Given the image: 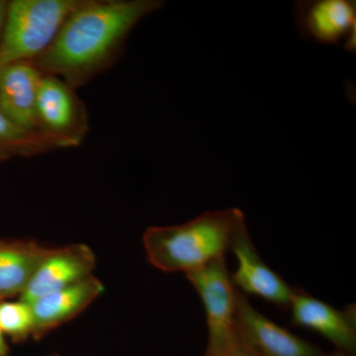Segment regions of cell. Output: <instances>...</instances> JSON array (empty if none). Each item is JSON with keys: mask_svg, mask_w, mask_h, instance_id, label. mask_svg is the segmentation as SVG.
<instances>
[{"mask_svg": "<svg viewBox=\"0 0 356 356\" xmlns=\"http://www.w3.org/2000/svg\"><path fill=\"white\" fill-rule=\"evenodd\" d=\"M163 6L159 0H81L35 65L81 88L115 64L133 28Z\"/></svg>", "mask_w": 356, "mask_h": 356, "instance_id": "obj_1", "label": "cell"}, {"mask_svg": "<svg viewBox=\"0 0 356 356\" xmlns=\"http://www.w3.org/2000/svg\"><path fill=\"white\" fill-rule=\"evenodd\" d=\"M243 211H209L175 226L149 227L143 235L147 259L163 273L187 274L224 257L238 226Z\"/></svg>", "mask_w": 356, "mask_h": 356, "instance_id": "obj_2", "label": "cell"}, {"mask_svg": "<svg viewBox=\"0 0 356 356\" xmlns=\"http://www.w3.org/2000/svg\"><path fill=\"white\" fill-rule=\"evenodd\" d=\"M81 0H13L0 40V67L16 60H34L57 37Z\"/></svg>", "mask_w": 356, "mask_h": 356, "instance_id": "obj_3", "label": "cell"}, {"mask_svg": "<svg viewBox=\"0 0 356 356\" xmlns=\"http://www.w3.org/2000/svg\"><path fill=\"white\" fill-rule=\"evenodd\" d=\"M185 276L198 293L205 310L208 344L204 356H222L240 346L236 334L238 289L232 280L226 257Z\"/></svg>", "mask_w": 356, "mask_h": 356, "instance_id": "obj_4", "label": "cell"}, {"mask_svg": "<svg viewBox=\"0 0 356 356\" xmlns=\"http://www.w3.org/2000/svg\"><path fill=\"white\" fill-rule=\"evenodd\" d=\"M37 117L40 131L58 140L65 149L81 146L89 131L86 105L76 89L60 77L43 74Z\"/></svg>", "mask_w": 356, "mask_h": 356, "instance_id": "obj_5", "label": "cell"}, {"mask_svg": "<svg viewBox=\"0 0 356 356\" xmlns=\"http://www.w3.org/2000/svg\"><path fill=\"white\" fill-rule=\"evenodd\" d=\"M236 334L248 356H324L317 346L269 320L236 293Z\"/></svg>", "mask_w": 356, "mask_h": 356, "instance_id": "obj_6", "label": "cell"}, {"mask_svg": "<svg viewBox=\"0 0 356 356\" xmlns=\"http://www.w3.org/2000/svg\"><path fill=\"white\" fill-rule=\"evenodd\" d=\"M229 250L235 254L238 266L231 274L238 291L255 295L269 303L288 310L296 288L288 284L280 274L262 261L243 221L238 226Z\"/></svg>", "mask_w": 356, "mask_h": 356, "instance_id": "obj_7", "label": "cell"}, {"mask_svg": "<svg viewBox=\"0 0 356 356\" xmlns=\"http://www.w3.org/2000/svg\"><path fill=\"white\" fill-rule=\"evenodd\" d=\"M96 257L84 243L51 248L37 268L19 299L27 303L72 286L93 275Z\"/></svg>", "mask_w": 356, "mask_h": 356, "instance_id": "obj_8", "label": "cell"}, {"mask_svg": "<svg viewBox=\"0 0 356 356\" xmlns=\"http://www.w3.org/2000/svg\"><path fill=\"white\" fill-rule=\"evenodd\" d=\"M288 310L294 325L318 332L336 346L337 351L355 355L356 351L355 307L337 310L301 289L293 295Z\"/></svg>", "mask_w": 356, "mask_h": 356, "instance_id": "obj_9", "label": "cell"}, {"mask_svg": "<svg viewBox=\"0 0 356 356\" xmlns=\"http://www.w3.org/2000/svg\"><path fill=\"white\" fill-rule=\"evenodd\" d=\"M296 20L299 31L318 44H336L346 41L355 46L356 6L348 0L298 2Z\"/></svg>", "mask_w": 356, "mask_h": 356, "instance_id": "obj_10", "label": "cell"}, {"mask_svg": "<svg viewBox=\"0 0 356 356\" xmlns=\"http://www.w3.org/2000/svg\"><path fill=\"white\" fill-rule=\"evenodd\" d=\"M43 74L34 60L0 67V111L21 127L40 131L37 102Z\"/></svg>", "mask_w": 356, "mask_h": 356, "instance_id": "obj_11", "label": "cell"}, {"mask_svg": "<svg viewBox=\"0 0 356 356\" xmlns=\"http://www.w3.org/2000/svg\"><path fill=\"white\" fill-rule=\"evenodd\" d=\"M104 290L102 280L91 275L72 286L29 303L34 318L33 339H42L53 330L77 317L99 298Z\"/></svg>", "mask_w": 356, "mask_h": 356, "instance_id": "obj_12", "label": "cell"}, {"mask_svg": "<svg viewBox=\"0 0 356 356\" xmlns=\"http://www.w3.org/2000/svg\"><path fill=\"white\" fill-rule=\"evenodd\" d=\"M51 250L35 241L0 242V301L20 297Z\"/></svg>", "mask_w": 356, "mask_h": 356, "instance_id": "obj_13", "label": "cell"}, {"mask_svg": "<svg viewBox=\"0 0 356 356\" xmlns=\"http://www.w3.org/2000/svg\"><path fill=\"white\" fill-rule=\"evenodd\" d=\"M58 149H65L58 140L41 131L21 127L0 111V163L39 156Z\"/></svg>", "mask_w": 356, "mask_h": 356, "instance_id": "obj_14", "label": "cell"}, {"mask_svg": "<svg viewBox=\"0 0 356 356\" xmlns=\"http://www.w3.org/2000/svg\"><path fill=\"white\" fill-rule=\"evenodd\" d=\"M34 318L31 305L23 300L0 301V330L14 341H24L33 334Z\"/></svg>", "mask_w": 356, "mask_h": 356, "instance_id": "obj_15", "label": "cell"}, {"mask_svg": "<svg viewBox=\"0 0 356 356\" xmlns=\"http://www.w3.org/2000/svg\"><path fill=\"white\" fill-rule=\"evenodd\" d=\"M9 1L0 0V40L3 33L4 25H6L7 9H8Z\"/></svg>", "mask_w": 356, "mask_h": 356, "instance_id": "obj_16", "label": "cell"}, {"mask_svg": "<svg viewBox=\"0 0 356 356\" xmlns=\"http://www.w3.org/2000/svg\"><path fill=\"white\" fill-rule=\"evenodd\" d=\"M8 353V348L6 339H4V334L0 330V356H6Z\"/></svg>", "mask_w": 356, "mask_h": 356, "instance_id": "obj_17", "label": "cell"}, {"mask_svg": "<svg viewBox=\"0 0 356 356\" xmlns=\"http://www.w3.org/2000/svg\"><path fill=\"white\" fill-rule=\"evenodd\" d=\"M222 356H248L247 353H245L242 350V348L241 346H238V348H234V350H232L231 351H229L228 353H226V355Z\"/></svg>", "mask_w": 356, "mask_h": 356, "instance_id": "obj_18", "label": "cell"}, {"mask_svg": "<svg viewBox=\"0 0 356 356\" xmlns=\"http://www.w3.org/2000/svg\"><path fill=\"white\" fill-rule=\"evenodd\" d=\"M324 356H353L348 355V353H341V351H336V353H332V355H325Z\"/></svg>", "mask_w": 356, "mask_h": 356, "instance_id": "obj_19", "label": "cell"}, {"mask_svg": "<svg viewBox=\"0 0 356 356\" xmlns=\"http://www.w3.org/2000/svg\"><path fill=\"white\" fill-rule=\"evenodd\" d=\"M49 356H58L57 355H49Z\"/></svg>", "mask_w": 356, "mask_h": 356, "instance_id": "obj_20", "label": "cell"}]
</instances>
